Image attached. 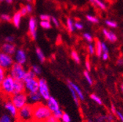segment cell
<instances>
[{"instance_id": "cell-1", "label": "cell", "mask_w": 123, "mask_h": 122, "mask_svg": "<svg viewBox=\"0 0 123 122\" xmlns=\"http://www.w3.org/2000/svg\"><path fill=\"white\" fill-rule=\"evenodd\" d=\"M52 115V111L47 105L37 102L33 105L32 122H44Z\"/></svg>"}, {"instance_id": "cell-2", "label": "cell", "mask_w": 123, "mask_h": 122, "mask_svg": "<svg viewBox=\"0 0 123 122\" xmlns=\"http://www.w3.org/2000/svg\"><path fill=\"white\" fill-rule=\"evenodd\" d=\"M33 105L26 104L18 109L16 122H32Z\"/></svg>"}, {"instance_id": "cell-3", "label": "cell", "mask_w": 123, "mask_h": 122, "mask_svg": "<svg viewBox=\"0 0 123 122\" xmlns=\"http://www.w3.org/2000/svg\"><path fill=\"white\" fill-rule=\"evenodd\" d=\"M26 71L25 70L24 66L17 62L12 64L10 67V75L15 79L18 81H23Z\"/></svg>"}, {"instance_id": "cell-4", "label": "cell", "mask_w": 123, "mask_h": 122, "mask_svg": "<svg viewBox=\"0 0 123 122\" xmlns=\"http://www.w3.org/2000/svg\"><path fill=\"white\" fill-rule=\"evenodd\" d=\"M14 82L15 79L12 77L10 75H7L4 81L2 82L0 89L5 94L12 96L13 94V90H14Z\"/></svg>"}, {"instance_id": "cell-5", "label": "cell", "mask_w": 123, "mask_h": 122, "mask_svg": "<svg viewBox=\"0 0 123 122\" xmlns=\"http://www.w3.org/2000/svg\"><path fill=\"white\" fill-rule=\"evenodd\" d=\"M27 97L28 96L25 92L20 93V94H12L11 96V100L12 102L14 104V105L18 109H20L26 105L27 102Z\"/></svg>"}, {"instance_id": "cell-6", "label": "cell", "mask_w": 123, "mask_h": 122, "mask_svg": "<svg viewBox=\"0 0 123 122\" xmlns=\"http://www.w3.org/2000/svg\"><path fill=\"white\" fill-rule=\"evenodd\" d=\"M13 64V59L10 55L2 51L0 52V67L5 70L10 69Z\"/></svg>"}, {"instance_id": "cell-7", "label": "cell", "mask_w": 123, "mask_h": 122, "mask_svg": "<svg viewBox=\"0 0 123 122\" xmlns=\"http://www.w3.org/2000/svg\"><path fill=\"white\" fill-rule=\"evenodd\" d=\"M39 92L40 93L42 97H43L45 100H48L51 97L48 83L43 78L39 79Z\"/></svg>"}, {"instance_id": "cell-8", "label": "cell", "mask_w": 123, "mask_h": 122, "mask_svg": "<svg viewBox=\"0 0 123 122\" xmlns=\"http://www.w3.org/2000/svg\"><path fill=\"white\" fill-rule=\"evenodd\" d=\"M37 21L34 17H31L29 20V35L33 40L37 39Z\"/></svg>"}, {"instance_id": "cell-9", "label": "cell", "mask_w": 123, "mask_h": 122, "mask_svg": "<svg viewBox=\"0 0 123 122\" xmlns=\"http://www.w3.org/2000/svg\"><path fill=\"white\" fill-rule=\"evenodd\" d=\"M26 89L30 92H37L39 91V80L37 78L31 79L25 83Z\"/></svg>"}, {"instance_id": "cell-10", "label": "cell", "mask_w": 123, "mask_h": 122, "mask_svg": "<svg viewBox=\"0 0 123 122\" xmlns=\"http://www.w3.org/2000/svg\"><path fill=\"white\" fill-rule=\"evenodd\" d=\"M26 53L23 49H18L15 53V60L17 63L20 64H24L26 62Z\"/></svg>"}, {"instance_id": "cell-11", "label": "cell", "mask_w": 123, "mask_h": 122, "mask_svg": "<svg viewBox=\"0 0 123 122\" xmlns=\"http://www.w3.org/2000/svg\"><path fill=\"white\" fill-rule=\"evenodd\" d=\"M2 52L9 54L10 56L13 55L16 52V47L14 44H12V42H5L2 45Z\"/></svg>"}, {"instance_id": "cell-12", "label": "cell", "mask_w": 123, "mask_h": 122, "mask_svg": "<svg viewBox=\"0 0 123 122\" xmlns=\"http://www.w3.org/2000/svg\"><path fill=\"white\" fill-rule=\"evenodd\" d=\"M25 83L23 81H18L15 80L14 82V90H13V94H20L25 92Z\"/></svg>"}, {"instance_id": "cell-13", "label": "cell", "mask_w": 123, "mask_h": 122, "mask_svg": "<svg viewBox=\"0 0 123 122\" xmlns=\"http://www.w3.org/2000/svg\"><path fill=\"white\" fill-rule=\"evenodd\" d=\"M103 34L105 36V37L106 38V40H108L109 41H110L111 42H115L117 41V36L116 34H114L113 32L110 31V30L107 29H103Z\"/></svg>"}, {"instance_id": "cell-14", "label": "cell", "mask_w": 123, "mask_h": 122, "mask_svg": "<svg viewBox=\"0 0 123 122\" xmlns=\"http://www.w3.org/2000/svg\"><path fill=\"white\" fill-rule=\"evenodd\" d=\"M5 107L10 112L11 116L13 118H17L18 116V108L14 105V104L12 102L10 101H7L5 104Z\"/></svg>"}, {"instance_id": "cell-15", "label": "cell", "mask_w": 123, "mask_h": 122, "mask_svg": "<svg viewBox=\"0 0 123 122\" xmlns=\"http://www.w3.org/2000/svg\"><path fill=\"white\" fill-rule=\"evenodd\" d=\"M47 106L53 113L59 109V105L58 102L53 97H50V98L47 100Z\"/></svg>"}, {"instance_id": "cell-16", "label": "cell", "mask_w": 123, "mask_h": 122, "mask_svg": "<svg viewBox=\"0 0 123 122\" xmlns=\"http://www.w3.org/2000/svg\"><path fill=\"white\" fill-rule=\"evenodd\" d=\"M21 18H22V15L20 11L16 12L13 15V16L12 17V22L15 27L18 28L20 26V24L21 22Z\"/></svg>"}, {"instance_id": "cell-17", "label": "cell", "mask_w": 123, "mask_h": 122, "mask_svg": "<svg viewBox=\"0 0 123 122\" xmlns=\"http://www.w3.org/2000/svg\"><path fill=\"white\" fill-rule=\"evenodd\" d=\"M68 83L74 88V90L75 91V92H76L77 95H78V97L80 98V99H81V100H84V94H83V93H82V91L81 90V88H80L78 86H77L75 83H73V82L70 81H68Z\"/></svg>"}, {"instance_id": "cell-18", "label": "cell", "mask_w": 123, "mask_h": 122, "mask_svg": "<svg viewBox=\"0 0 123 122\" xmlns=\"http://www.w3.org/2000/svg\"><path fill=\"white\" fill-rule=\"evenodd\" d=\"M95 53L97 55L98 57H101L102 54H103V48H102V42L98 40H96L95 41Z\"/></svg>"}, {"instance_id": "cell-19", "label": "cell", "mask_w": 123, "mask_h": 122, "mask_svg": "<svg viewBox=\"0 0 123 122\" xmlns=\"http://www.w3.org/2000/svg\"><path fill=\"white\" fill-rule=\"evenodd\" d=\"M68 88H69V90H70V91L71 95H72V97H73V100H74L75 105H76L77 106H79V98H78L79 97H78V95H77V94H76V92H75V91L74 90V88H73L69 83L68 84Z\"/></svg>"}, {"instance_id": "cell-20", "label": "cell", "mask_w": 123, "mask_h": 122, "mask_svg": "<svg viewBox=\"0 0 123 122\" xmlns=\"http://www.w3.org/2000/svg\"><path fill=\"white\" fill-rule=\"evenodd\" d=\"M36 78V74L32 70H29V71H27L26 72V75H25L24 78L23 79V81L24 83H26L28 81H29L31 79H33V78Z\"/></svg>"}, {"instance_id": "cell-21", "label": "cell", "mask_w": 123, "mask_h": 122, "mask_svg": "<svg viewBox=\"0 0 123 122\" xmlns=\"http://www.w3.org/2000/svg\"><path fill=\"white\" fill-rule=\"evenodd\" d=\"M29 97L34 102H39L41 99L42 96L39 91H37V92H30L29 94Z\"/></svg>"}, {"instance_id": "cell-22", "label": "cell", "mask_w": 123, "mask_h": 122, "mask_svg": "<svg viewBox=\"0 0 123 122\" xmlns=\"http://www.w3.org/2000/svg\"><path fill=\"white\" fill-rule=\"evenodd\" d=\"M89 2L93 5H95L97 7H98L100 9L105 10H106V5L104 2H103L101 0H89Z\"/></svg>"}, {"instance_id": "cell-23", "label": "cell", "mask_w": 123, "mask_h": 122, "mask_svg": "<svg viewBox=\"0 0 123 122\" xmlns=\"http://www.w3.org/2000/svg\"><path fill=\"white\" fill-rule=\"evenodd\" d=\"M35 52H36V55H37V58H38V59H39V61L41 62V63H43L45 61V55H44V53H43V51L40 48H36V49H35Z\"/></svg>"}, {"instance_id": "cell-24", "label": "cell", "mask_w": 123, "mask_h": 122, "mask_svg": "<svg viewBox=\"0 0 123 122\" xmlns=\"http://www.w3.org/2000/svg\"><path fill=\"white\" fill-rule=\"evenodd\" d=\"M66 24H67V29L68 30V32L72 33L75 31V26H74V22L73 21V20L70 18H67V21H66Z\"/></svg>"}, {"instance_id": "cell-25", "label": "cell", "mask_w": 123, "mask_h": 122, "mask_svg": "<svg viewBox=\"0 0 123 122\" xmlns=\"http://www.w3.org/2000/svg\"><path fill=\"white\" fill-rule=\"evenodd\" d=\"M70 56H71V58H73V60L74 61V62L77 64H80V57L78 54V53H77L75 51H71V53H70Z\"/></svg>"}, {"instance_id": "cell-26", "label": "cell", "mask_w": 123, "mask_h": 122, "mask_svg": "<svg viewBox=\"0 0 123 122\" xmlns=\"http://www.w3.org/2000/svg\"><path fill=\"white\" fill-rule=\"evenodd\" d=\"M40 25L44 29H50L52 27L51 23H50L49 21H41L40 23Z\"/></svg>"}, {"instance_id": "cell-27", "label": "cell", "mask_w": 123, "mask_h": 122, "mask_svg": "<svg viewBox=\"0 0 123 122\" xmlns=\"http://www.w3.org/2000/svg\"><path fill=\"white\" fill-rule=\"evenodd\" d=\"M6 70L0 67V86H1L2 82L4 81L6 77Z\"/></svg>"}, {"instance_id": "cell-28", "label": "cell", "mask_w": 123, "mask_h": 122, "mask_svg": "<svg viewBox=\"0 0 123 122\" xmlns=\"http://www.w3.org/2000/svg\"><path fill=\"white\" fill-rule=\"evenodd\" d=\"M86 19L88 21L92 23H99V19L94 16H91V15H86Z\"/></svg>"}, {"instance_id": "cell-29", "label": "cell", "mask_w": 123, "mask_h": 122, "mask_svg": "<svg viewBox=\"0 0 123 122\" xmlns=\"http://www.w3.org/2000/svg\"><path fill=\"white\" fill-rule=\"evenodd\" d=\"M84 75L85 79L86 80L87 83H88L90 86H92V84H93V82H92V78L90 77V75H89V71L85 70V71L84 72Z\"/></svg>"}, {"instance_id": "cell-30", "label": "cell", "mask_w": 123, "mask_h": 122, "mask_svg": "<svg viewBox=\"0 0 123 122\" xmlns=\"http://www.w3.org/2000/svg\"><path fill=\"white\" fill-rule=\"evenodd\" d=\"M105 23L108 26H109L110 28H117L118 26V24L116 21H111V20H106L105 21Z\"/></svg>"}, {"instance_id": "cell-31", "label": "cell", "mask_w": 123, "mask_h": 122, "mask_svg": "<svg viewBox=\"0 0 123 122\" xmlns=\"http://www.w3.org/2000/svg\"><path fill=\"white\" fill-rule=\"evenodd\" d=\"M87 51L89 55H94L95 53V46L93 44H89L87 47Z\"/></svg>"}, {"instance_id": "cell-32", "label": "cell", "mask_w": 123, "mask_h": 122, "mask_svg": "<svg viewBox=\"0 0 123 122\" xmlns=\"http://www.w3.org/2000/svg\"><path fill=\"white\" fill-rule=\"evenodd\" d=\"M90 98L93 100V101H95L96 103H98V104H99V105H103V102H102V100H101V99L99 97H98L96 94H92L91 95H90Z\"/></svg>"}, {"instance_id": "cell-33", "label": "cell", "mask_w": 123, "mask_h": 122, "mask_svg": "<svg viewBox=\"0 0 123 122\" xmlns=\"http://www.w3.org/2000/svg\"><path fill=\"white\" fill-rule=\"evenodd\" d=\"M83 37L85 39L86 41H87L88 42H93V37H92V36L88 33V32H86V33H84L83 35Z\"/></svg>"}, {"instance_id": "cell-34", "label": "cell", "mask_w": 123, "mask_h": 122, "mask_svg": "<svg viewBox=\"0 0 123 122\" xmlns=\"http://www.w3.org/2000/svg\"><path fill=\"white\" fill-rule=\"evenodd\" d=\"M63 113H63L62 111L60 109H59V110L54 111V112L53 113V115H54L55 117H56L57 118L61 119L62 117V116H63Z\"/></svg>"}, {"instance_id": "cell-35", "label": "cell", "mask_w": 123, "mask_h": 122, "mask_svg": "<svg viewBox=\"0 0 123 122\" xmlns=\"http://www.w3.org/2000/svg\"><path fill=\"white\" fill-rule=\"evenodd\" d=\"M61 120H62V122H70L71 121L70 116L68 113H63V116H62V117Z\"/></svg>"}, {"instance_id": "cell-36", "label": "cell", "mask_w": 123, "mask_h": 122, "mask_svg": "<svg viewBox=\"0 0 123 122\" xmlns=\"http://www.w3.org/2000/svg\"><path fill=\"white\" fill-rule=\"evenodd\" d=\"M32 70L36 74V75H40L41 73V68L37 66V65H33L32 67Z\"/></svg>"}, {"instance_id": "cell-37", "label": "cell", "mask_w": 123, "mask_h": 122, "mask_svg": "<svg viewBox=\"0 0 123 122\" xmlns=\"http://www.w3.org/2000/svg\"><path fill=\"white\" fill-rule=\"evenodd\" d=\"M40 18L41 21H51V17L49 15H46V14H42L40 16Z\"/></svg>"}, {"instance_id": "cell-38", "label": "cell", "mask_w": 123, "mask_h": 122, "mask_svg": "<svg viewBox=\"0 0 123 122\" xmlns=\"http://www.w3.org/2000/svg\"><path fill=\"white\" fill-rule=\"evenodd\" d=\"M1 18L2 20L5 21H7V22H9V21H12V18L10 16L7 14H2L1 16Z\"/></svg>"}, {"instance_id": "cell-39", "label": "cell", "mask_w": 123, "mask_h": 122, "mask_svg": "<svg viewBox=\"0 0 123 122\" xmlns=\"http://www.w3.org/2000/svg\"><path fill=\"white\" fill-rule=\"evenodd\" d=\"M85 66H86V69L87 71H90L91 70V64H90V60H89V57L86 56V60H85Z\"/></svg>"}, {"instance_id": "cell-40", "label": "cell", "mask_w": 123, "mask_h": 122, "mask_svg": "<svg viewBox=\"0 0 123 122\" xmlns=\"http://www.w3.org/2000/svg\"><path fill=\"white\" fill-rule=\"evenodd\" d=\"M74 26H75V28L77 30H82L83 28H84L83 23L81 22H79V21H75L74 23Z\"/></svg>"}, {"instance_id": "cell-41", "label": "cell", "mask_w": 123, "mask_h": 122, "mask_svg": "<svg viewBox=\"0 0 123 122\" xmlns=\"http://www.w3.org/2000/svg\"><path fill=\"white\" fill-rule=\"evenodd\" d=\"M46 122H59V119L55 117L54 115H51L50 117L47 118V120L45 121Z\"/></svg>"}, {"instance_id": "cell-42", "label": "cell", "mask_w": 123, "mask_h": 122, "mask_svg": "<svg viewBox=\"0 0 123 122\" xmlns=\"http://www.w3.org/2000/svg\"><path fill=\"white\" fill-rule=\"evenodd\" d=\"M0 120H1V121H2V122H12V121L11 118H10V116H7V115L3 116L2 117V118L0 119Z\"/></svg>"}, {"instance_id": "cell-43", "label": "cell", "mask_w": 123, "mask_h": 122, "mask_svg": "<svg viewBox=\"0 0 123 122\" xmlns=\"http://www.w3.org/2000/svg\"><path fill=\"white\" fill-rule=\"evenodd\" d=\"M102 48H103V53H109V48H108L107 45L104 42H102Z\"/></svg>"}, {"instance_id": "cell-44", "label": "cell", "mask_w": 123, "mask_h": 122, "mask_svg": "<svg viewBox=\"0 0 123 122\" xmlns=\"http://www.w3.org/2000/svg\"><path fill=\"white\" fill-rule=\"evenodd\" d=\"M51 21H52V23H54V25L56 26V27H59V22L58 21V19L55 17H51Z\"/></svg>"}, {"instance_id": "cell-45", "label": "cell", "mask_w": 123, "mask_h": 122, "mask_svg": "<svg viewBox=\"0 0 123 122\" xmlns=\"http://www.w3.org/2000/svg\"><path fill=\"white\" fill-rule=\"evenodd\" d=\"M20 12H21V15H22V16H26V15L28 14V11H27V10H26V6L21 7V10H20Z\"/></svg>"}, {"instance_id": "cell-46", "label": "cell", "mask_w": 123, "mask_h": 122, "mask_svg": "<svg viewBox=\"0 0 123 122\" xmlns=\"http://www.w3.org/2000/svg\"><path fill=\"white\" fill-rule=\"evenodd\" d=\"M26 10H27V11H28V13H31L32 12V10H33V7H32V5H31V4H27L26 5Z\"/></svg>"}, {"instance_id": "cell-47", "label": "cell", "mask_w": 123, "mask_h": 122, "mask_svg": "<svg viewBox=\"0 0 123 122\" xmlns=\"http://www.w3.org/2000/svg\"><path fill=\"white\" fill-rule=\"evenodd\" d=\"M14 37H12V36H7V37H5V42H13V41H14Z\"/></svg>"}, {"instance_id": "cell-48", "label": "cell", "mask_w": 123, "mask_h": 122, "mask_svg": "<svg viewBox=\"0 0 123 122\" xmlns=\"http://www.w3.org/2000/svg\"><path fill=\"white\" fill-rule=\"evenodd\" d=\"M102 58L104 61H107L109 58V53H103L102 54Z\"/></svg>"}, {"instance_id": "cell-49", "label": "cell", "mask_w": 123, "mask_h": 122, "mask_svg": "<svg viewBox=\"0 0 123 122\" xmlns=\"http://www.w3.org/2000/svg\"><path fill=\"white\" fill-rule=\"evenodd\" d=\"M117 114L118 117L119 118V119L121 120V121L123 122V114L122 113H120L119 111H117Z\"/></svg>"}, {"instance_id": "cell-50", "label": "cell", "mask_w": 123, "mask_h": 122, "mask_svg": "<svg viewBox=\"0 0 123 122\" xmlns=\"http://www.w3.org/2000/svg\"><path fill=\"white\" fill-rule=\"evenodd\" d=\"M117 64L119 66H121L123 64V58H119L117 62Z\"/></svg>"}, {"instance_id": "cell-51", "label": "cell", "mask_w": 123, "mask_h": 122, "mask_svg": "<svg viewBox=\"0 0 123 122\" xmlns=\"http://www.w3.org/2000/svg\"><path fill=\"white\" fill-rule=\"evenodd\" d=\"M111 112L113 113H114V114H116L117 113V110H116V108H115V107H114V105H111Z\"/></svg>"}, {"instance_id": "cell-52", "label": "cell", "mask_w": 123, "mask_h": 122, "mask_svg": "<svg viewBox=\"0 0 123 122\" xmlns=\"http://www.w3.org/2000/svg\"><path fill=\"white\" fill-rule=\"evenodd\" d=\"M12 1H13V0H5V2L7 3H8V4H11L12 2Z\"/></svg>"}, {"instance_id": "cell-53", "label": "cell", "mask_w": 123, "mask_h": 122, "mask_svg": "<svg viewBox=\"0 0 123 122\" xmlns=\"http://www.w3.org/2000/svg\"><path fill=\"white\" fill-rule=\"evenodd\" d=\"M121 90H122V93H123V84H122V85H121Z\"/></svg>"}, {"instance_id": "cell-54", "label": "cell", "mask_w": 123, "mask_h": 122, "mask_svg": "<svg viewBox=\"0 0 123 122\" xmlns=\"http://www.w3.org/2000/svg\"><path fill=\"white\" fill-rule=\"evenodd\" d=\"M27 2H33V0H26Z\"/></svg>"}, {"instance_id": "cell-55", "label": "cell", "mask_w": 123, "mask_h": 122, "mask_svg": "<svg viewBox=\"0 0 123 122\" xmlns=\"http://www.w3.org/2000/svg\"><path fill=\"white\" fill-rule=\"evenodd\" d=\"M87 122H93V121H92L91 119H88V120H87Z\"/></svg>"}, {"instance_id": "cell-56", "label": "cell", "mask_w": 123, "mask_h": 122, "mask_svg": "<svg viewBox=\"0 0 123 122\" xmlns=\"http://www.w3.org/2000/svg\"><path fill=\"white\" fill-rule=\"evenodd\" d=\"M3 1H5V0H0V2H3Z\"/></svg>"}, {"instance_id": "cell-57", "label": "cell", "mask_w": 123, "mask_h": 122, "mask_svg": "<svg viewBox=\"0 0 123 122\" xmlns=\"http://www.w3.org/2000/svg\"><path fill=\"white\" fill-rule=\"evenodd\" d=\"M0 122H2V121H1V120H0Z\"/></svg>"}, {"instance_id": "cell-58", "label": "cell", "mask_w": 123, "mask_h": 122, "mask_svg": "<svg viewBox=\"0 0 123 122\" xmlns=\"http://www.w3.org/2000/svg\"><path fill=\"white\" fill-rule=\"evenodd\" d=\"M44 122H46V121H44Z\"/></svg>"}]
</instances>
